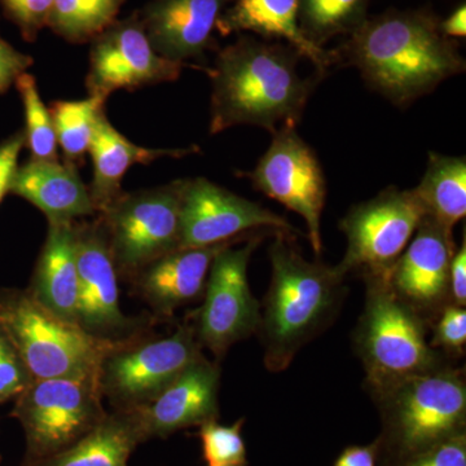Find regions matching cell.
Instances as JSON below:
<instances>
[{"mask_svg":"<svg viewBox=\"0 0 466 466\" xmlns=\"http://www.w3.org/2000/svg\"><path fill=\"white\" fill-rule=\"evenodd\" d=\"M431 8L388 9L368 17L336 51L339 64L397 106H407L465 72L459 45L441 33Z\"/></svg>","mask_w":466,"mask_h":466,"instance_id":"cell-1","label":"cell"},{"mask_svg":"<svg viewBox=\"0 0 466 466\" xmlns=\"http://www.w3.org/2000/svg\"><path fill=\"white\" fill-rule=\"evenodd\" d=\"M303 58L284 42L238 36L218 52L211 76L210 134L238 125L259 126L274 134L296 127L319 79L303 78Z\"/></svg>","mask_w":466,"mask_h":466,"instance_id":"cell-2","label":"cell"},{"mask_svg":"<svg viewBox=\"0 0 466 466\" xmlns=\"http://www.w3.org/2000/svg\"><path fill=\"white\" fill-rule=\"evenodd\" d=\"M269 248L271 284L260 311L258 333L265 366L280 373L297 352L332 320L342 302L343 275L337 266L309 262L293 245V236L275 232Z\"/></svg>","mask_w":466,"mask_h":466,"instance_id":"cell-3","label":"cell"},{"mask_svg":"<svg viewBox=\"0 0 466 466\" xmlns=\"http://www.w3.org/2000/svg\"><path fill=\"white\" fill-rule=\"evenodd\" d=\"M375 398L382 420L380 458L386 466L465 431L466 383L452 368L408 377Z\"/></svg>","mask_w":466,"mask_h":466,"instance_id":"cell-4","label":"cell"},{"mask_svg":"<svg viewBox=\"0 0 466 466\" xmlns=\"http://www.w3.org/2000/svg\"><path fill=\"white\" fill-rule=\"evenodd\" d=\"M389 275L364 276L366 306L355 330L358 355L373 397L408 377L444 366L440 352L426 339L424 319L395 293Z\"/></svg>","mask_w":466,"mask_h":466,"instance_id":"cell-5","label":"cell"},{"mask_svg":"<svg viewBox=\"0 0 466 466\" xmlns=\"http://www.w3.org/2000/svg\"><path fill=\"white\" fill-rule=\"evenodd\" d=\"M0 330L33 380L97 377L103 359L121 343L103 341L63 320L26 289H0Z\"/></svg>","mask_w":466,"mask_h":466,"instance_id":"cell-6","label":"cell"},{"mask_svg":"<svg viewBox=\"0 0 466 466\" xmlns=\"http://www.w3.org/2000/svg\"><path fill=\"white\" fill-rule=\"evenodd\" d=\"M15 400L12 416L26 438L25 466L69 449L106 416L97 377L33 380Z\"/></svg>","mask_w":466,"mask_h":466,"instance_id":"cell-7","label":"cell"},{"mask_svg":"<svg viewBox=\"0 0 466 466\" xmlns=\"http://www.w3.org/2000/svg\"><path fill=\"white\" fill-rule=\"evenodd\" d=\"M182 186L180 179L124 192L96 214L118 275L130 280L153 260L182 248Z\"/></svg>","mask_w":466,"mask_h":466,"instance_id":"cell-8","label":"cell"},{"mask_svg":"<svg viewBox=\"0 0 466 466\" xmlns=\"http://www.w3.org/2000/svg\"><path fill=\"white\" fill-rule=\"evenodd\" d=\"M195 325H180L173 334L119 343L101 361L97 383L101 397L115 410L146 406L201 357Z\"/></svg>","mask_w":466,"mask_h":466,"instance_id":"cell-9","label":"cell"},{"mask_svg":"<svg viewBox=\"0 0 466 466\" xmlns=\"http://www.w3.org/2000/svg\"><path fill=\"white\" fill-rule=\"evenodd\" d=\"M426 214L413 189L388 187L372 200L350 208L339 223L348 240L337 268L343 275H389Z\"/></svg>","mask_w":466,"mask_h":466,"instance_id":"cell-10","label":"cell"},{"mask_svg":"<svg viewBox=\"0 0 466 466\" xmlns=\"http://www.w3.org/2000/svg\"><path fill=\"white\" fill-rule=\"evenodd\" d=\"M263 240V233H254L245 245H228L214 258L204 291V303L198 311L195 330L201 348L218 359L229 348L251 334L258 333L260 305L250 290L248 266Z\"/></svg>","mask_w":466,"mask_h":466,"instance_id":"cell-11","label":"cell"},{"mask_svg":"<svg viewBox=\"0 0 466 466\" xmlns=\"http://www.w3.org/2000/svg\"><path fill=\"white\" fill-rule=\"evenodd\" d=\"M244 175L257 191L302 217L312 250L319 256L327 182L317 153L297 128L281 127L272 134V142L256 168Z\"/></svg>","mask_w":466,"mask_h":466,"instance_id":"cell-12","label":"cell"},{"mask_svg":"<svg viewBox=\"0 0 466 466\" xmlns=\"http://www.w3.org/2000/svg\"><path fill=\"white\" fill-rule=\"evenodd\" d=\"M86 76L88 96L106 100L118 90H137L177 81L188 64L175 63L153 50L139 15L115 21L92 39Z\"/></svg>","mask_w":466,"mask_h":466,"instance_id":"cell-13","label":"cell"},{"mask_svg":"<svg viewBox=\"0 0 466 466\" xmlns=\"http://www.w3.org/2000/svg\"><path fill=\"white\" fill-rule=\"evenodd\" d=\"M76 324L91 336L124 342L144 333L146 321L126 317L119 306L118 272L100 220L76 223Z\"/></svg>","mask_w":466,"mask_h":466,"instance_id":"cell-14","label":"cell"},{"mask_svg":"<svg viewBox=\"0 0 466 466\" xmlns=\"http://www.w3.org/2000/svg\"><path fill=\"white\" fill-rule=\"evenodd\" d=\"M182 248H204L235 240L258 228L293 236L297 229L285 218L241 198L207 177L183 179Z\"/></svg>","mask_w":466,"mask_h":466,"instance_id":"cell-15","label":"cell"},{"mask_svg":"<svg viewBox=\"0 0 466 466\" xmlns=\"http://www.w3.org/2000/svg\"><path fill=\"white\" fill-rule=\"evenodd\" d=\"M456 247L452 232L425 217L392 267V289L420 315L447 305L450 267Z\"/></svg>","mask_w":466,"mask_h":466,"instance_id":"cell-16","label":"cell"},{"mask_svg":"<svg viewBox=\"0 0 466 466\" xmlns=\"http://www.w3.org/2000/svg\"><path fill=\"white\" fill-rule=\"evenodd\" d=\"M220 368L204 354L171 382L158 397L133 408L144 441L201 426L219 417Z\"/></svg>","mask_w":466,"mask_h":466,"instance_id":"cell-17","label":"cell"},{"mask_svg":"<svg viewBox=\"0 0 466 466\" xmlns=\"http://www.w3.org/2000/svg\"><path fill=\"white\" fill-rule=\"evenodd\" d=\"M233 0H152L140 20L159 56L187 64L216 47L214 32Z\"/></svg>","mask_w":466,"mask_h":466,"instance_id":"cell-18","label":"cell"},{"mask_svg":"<svg viewBox=\"0 0 466 466\" xmlns=\"http://www.w3.org/2000/svg\"><path fill=\"white\" fill-rule=\"evenodd\" d=\"M256 232L235 240L204 248H179L153 260L130 279L134 289L157 317H170L204 297L208 272L220 250L244 241Z\"/></svg>","mask_w":466,"mask_h":466,"instance_id":"cell-19","label":"cell"},{"mask_svg":"<svg viewBox=\"0 0 466 466\" xmlns=\"http://www.w3.org/2000/svg\"><path fill=\"white\" fill-rule=\"evenodd\" d=\"M9 193L38 208L48 223L96 216L88 187L82 182L76 165L66 161L30 158L17 167Z\"/></svg>","mask_w":466,"mask_h":466,"instance_id":"cell-20","label":"cell"},{"mask_svg":"<svg viewBox=\"0 0 466 466\" xmlns=\"http://www.w3.org/2000/svg\"><path fill=\"white\" fill-rule=\"evenodd\" d=\"M299 0H233L217 24L222 35L250 32L267 41L284 42L296 48L303 58L317 67L323 78L339 64L336 51H328L309 43L299 25Z\"/></svg>","mask_w":466,"mask_h":466,"instance_id":"cell-21","label":"cell"},{"mask_svg":"<svg viewBox=\"0 0 466 466\" xmlns=\"http://www.w3.org/2000/svg\"><path fill=\"white\" fill-rule=\"evenodd\" d=\"M26 290L52 314L76 324V222L48 223L47 236Z\"/></svg>","mask_w":466,"mask_h":466,"instance_id":"cell-22","label":"cell"},{"mask_svg":"<svg viewBox=\"0 0 466 466\" xmlns=\"http://www.w3.org/2000/svg\"><path fill=\"white\" fill-rule=\"evenodd\" d=\"M198 147L191 148L155 149L137 146L110 124L106 110L97 118L92 135L90 153L94 165L90 191L95 211L100 213L124 193L122 179L126 171L133 165H148L156 159L182 158L198 152Z\"/></svg>","mask_w":466,"mask_h":466,"instance_id":"cell-23","label":"cell"},{"mask_svg":"<svg viewBox=\"0 0 466 466\" xmlns=\"http://www.w3.org/2000/svg\"><path fill=\"white\" fill-rule=\"evenodd\" d=\"M142 441L133 410H115L72 447L36 466H128Z\"/></svg>","mask_w":466,"mask_h":466,"instance_id":"cell-24","label":"cell"},{"mask_svg":"<svg viewBox=\"0 0 466 466\" xmlns=\"http://www.w3.org/2000/svg\"><path fill=\"white\" fill-rule=\"evenodd\" d=\"M413 191L425 217L452 232L466 216V158L429 153L424 177Z\"/></svg>","mask_w":466,"mask_h":466,"instance_id":"cell-25","label":"cell"},{"mask_svg":"<svg viewBox=\"0 0 466 466\" xmlns=\"http://www.w3.org/2000/svg\"><path fill=\"white\" fill-rule=\"evenodd\" d=\"M370 0H299L300 33L317 47L350 36L366 23Z\"/></svg>","mask_w":466,"mask_h":466,"instance_id":"cell-26","label":"cell"},{"mask_svg":"<svg viewBox=\"0 0 466 466\" xmlns=\"http://www.w3.org/2000/svg\"><path fill=\"white\" fill-rule=\"evenodd\" d=\"M125 0H54L47 26L73 43L92 41L115 23Z\"/></svg>","mask_w":466,"mask_h":466,"instance_id":"cell-27","label":"cell"},{"mask_svg":"<svg viewBox=\"0 0 466 466\" xmlns=\"http://www.w3.org/2000/svg\"><path fill=\"white\" fill-rule=\"evenodd\" d=\"M106 100L88 96L84 100L54 101L50 106L57 146L66 161L76 165L90 149L95 126L106 110Z\"/></svg>","mask_w":466,"mask_h":466,"instance_id":"cell-28","label":"cell"},{"mask_svg":"<svg viewBox=\"0 0 466 466\" xmlns=\"http://www.w3.org/2000/svg\"><path fill=\"white\" fill-rule=\"evenodd\" d=\"M18 94L25 110V147L32 153V158L43 161L58 159L57 139L50 109L45 106L39 95L36 79L29 73H24L16 81Z\"/></svg>","mask_w":466,"mask_h":466,"instance_id":"cell-29","label":"cell"},{"mask_svg":"<svg viewBox=\"0 0 466 466\" xmlns=\"http://www.w3.org/2000/svg\"><path fill=\"white\" fill-rule=\"evenodd\" d=\"M244 424L245 419L232 425H220L218 420H211L200 426L202 455L208 466L247 465Z\"/></svg>","mask_w":466,"mask_h":466,"instance_id":"cell-30","label":"cell"},{"mask_svg":"<svg viewBox=\"0 0 466 466\" xmlns=\"http://www.w3.org/2000/svg\"><path fill=\"white\" fill-rule=\"evenodd\" d=\"M5 16L20 29L27 42H34L47 26L54 0H0Z\"/></svg>","mask_w":466,"mask_h":466,"instance_id":"cell-31","label":"cell"},{"mask_svg":"<svg viewBox=\"0 0 466 466\" xmlns=\"http://www.w3.org/2000/svg\"><path fill=\"white\" fill-rule=\"evenodd\" d=\"M466 345V309L464 306L447 303L441 309L440 317L434 325L431 346L443 350L447 354L464 352Z\"/></svg>","mask_w":466,"mask_h":466,"instance_id":"cell-32","label":"cell"},{"mask_svg":"<svg viewBox=\"0 0 466 466\" xmlns=\"http://www.w3.org/2000/svg\"><path fill=\"white\" fill-rule=\"evenodd\" d=\"M32 381L25 364L0 330V404L15 400Z\"/></svg>","mask_w":466,"mask_h":466,"instance_id":"cell-33","label":"cell"},{"mask_svg":"<svg viewBox=\"0 0 466 466\" xmlns=\"http://www.w3.org/2000/svg\"><path fill=\"white\" fill-rule=\"evenodd\" d=\"M397 466H466V433L447 438Z\"/></svg>","mask_w":466,"mask_h":466,"instance_id":"cell-34","label":"cell"},{"mask_svg":"<svg viewBox=\"0 0 466 466\" xmlns=\"http://www.w3.org/2000/svg\"><path fill=\"white\" fill-rule=\"evenodd\" d=\"M29 55L16 50L0 35V94H5L18 79L33 66Z\"/></svg>","mask_w":466,"mask_h":466,"instance_id":"cell-35","label":"cell"},{"mask_svg":"<svg viewBox=\"0 0 466 466\" xmlns=\"http://www.w3.org/2000/svg\"><path fill=\"white\" fill-rule=\"evenodd\" d=\"M25 147L24 130L17 131L0 143V202L11 191L12 182L18 167V157Z\"/></svg>","mask_w":466,"mask_h":466,"instance_id":"cell-36","label":"cell"},{"mask_svg":"<svg viewBox=\"0 0 466 466\" xmlns=\"http://www.w3.org/2000/svg\"><path fill=\"white\" fill-rule=\"evenodd\" d=\"M450 299L451 303L464 306L466 303V238L461 247L456 249L450 267Z\"/></svg>","mask_w":466,"mask_h":466,"instance_id":"cell-37","label":"cell"},{"mask_svg":"<svg viewBox=\"0 0 466 466\" xmlns=\"http://www.w3.org/2000/svg\"><path fill=\"white\" fill-rule=\"evenodd\" d=\"M380 461L379 441L367 446H350L342 451L333 466H377Z\"/></svg>","mask_w":466,"mask_h":466,"instance_id":"cell-38","label":"cell"},{"mask_svg":"<svg viewBox=\"0 0 466 466\" xmlns=\"http://www.w3.org/2000/svg\"><path fill=\"white\" fill-rule=\"evenodd\" d=\"M441 33L449 38H465L466 35V5L465 3L458 5V8L449 17L441 20Z\"/></svg>","mask_w":466,"mask_h":466,"instance_id":"cell-39","label":"cell"},{"mask_svg":"<svg viewBox=\"0 0 466 466\" xmlns=\"http://www.w3.org/2000/svg\"><path fill=\"white\" fill-rule=\"evenodd\" d=\"M226 466H247V465H226Z\"/></svg>","mask_w":466,"mask_h":466,"instance_id":"cell-40","label":"cell"}]
</instances>
